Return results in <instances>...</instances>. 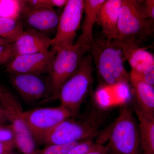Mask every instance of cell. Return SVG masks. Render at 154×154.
Returning a JSON list of instances; mask_svg holds the SVG:
<instances>
[{
    "label": "cell",
    "instance_id": "17",
    "mask_svg": "<svg viewBox=\"0 0 154 154\" xmlns=\"http://www.w3.org/2000/svg\"><path fill=\"white\" fill-rule=\"evenodd\" d=\"M136 105L147 115L154 116V86L139 81H130Z\"/></svg>",
    "mask_w": 154,
    "mask_h": 154
},
{
    "label": "cell",
    "instance_id": "34",
    "mask_svg": "<svg viewBox=\"0 0 154 154\" xmlns=\"http://www.w3.org/2000/svg\"><path fill=\"white\" fill-rule=\"evenodd\" d=\"M115 154L111 153L109 152V154Z\"/></svg>",
    "mask_w": 154,
    "mask_h": 154
},
{
    "label": "cell",
    "instance_id": "13",
    "mask_svg": "<svg viewBox=\"0 0 154 154\" xmlns=\"http://www.w3.org/2000/svg\"><path fill=\"white\" fill-rule=\"evenodd\" d=\"M122 0H105L99 11L97 24L102 35L108 40L117 38V25Z\"/></svg>",
    "mask_w": 154,
    "mask_h": 154
},
{
    "label": "cell",
    "instance_id": "28",
    "mask_svg": "<svg viewBox=\"0 0 154 154\" xmlns=\"http://www.w3.org/2000/svg\"><path fill=\"white\" fill-rule=\"evenodd\" d=\"M16 148L15 142L5 143L0 142V154H8L13 152Z\"/></svg>",
    "mask_w": 154,
    "mask_h": 154
},
{
    "label": "cell",
    "instance_id": "3",
    "mask_svg": "<svg viewBox=\"0 0 154 154\" xmlns=\"http://www.w3.org/2000/svg\"><path fill=\"white\" fill-rule=\"evenodd\" d=\"M105 115L101 110L94 109L80 119H65L46 135L42 144H65L93 139L99 134Z\"/></svg>",
    "mask_w": 154,
    "mask_h": 154
},
{
    "label": "cell",
    "instance_id": "15",
    "mask_svg": "<svg viewBox=\"0 0 154 154\" xmlns=\"http://www.w3.org/2000/svg\"><path fill=\"white\" fill-rule=\"evenodd\" d=\"M105 0H84L85 15L81 27L82 33L75 42L90 47L94 40L93 30L97 24L99 11Z\"/></svg>",
    "mask_w": 154,
    "mask_h": 154
},
{
    "label": "cell",
    "instance_id": "10",
    "mask_svg": "<svg viewBox=\"0 0 154 154\" xmlns=\"http://www.w3.org/2000/svg\"><path fill=\"white\" fill-rule=\"evenodd\" d=\"M10 82L19 96L28 103L43 99L47 100L49 95V86L47 78L42 75L11 74Z\"/></svg>",
    "mask_w": 154,
    "mask_h": 154
},
{
    "label": "cell",
    "instance_id": "31",
    "mask_svg": "<svg viewBox=\"0 0 154 154\" xmlns=\"http://www.w3.org/2000/svg\"><path fill=\"white\" fill-rule=\"evenodd\" d=\"M14 43L13 42L10 41V40H7V39L0 37V45L11 44V43Z\"/></svg>",
    "mask_w": 154,
    "mask_h": 154
},
{
    "label": "cell",
    "instance_id": "20",
    "mask_svg": "<svg viewBox=\"0 0 154 154\" xmlns=\"http://www.w3.org/2000/svg\"><path fill=\"white\" fill-rule=\"evenodd\" d=\"M15 143L22 154H38L36 141L30 133L16 134Z\"/></svg>",
    "mask_w": 154,
    "mask_h": 154
},
{
    "label": "cell",
    "instance_id": "1",
    "mask_svg": "<svg viewBox=\"0 0 154 154\" xmlns=\"http://www.w3.org/2000/svg\"><path fill=\"white\" fill-rule=\"evenodd\" d=\"M88 52L103 85L129 83V73L124 66L123 53L113 40H108L102 35L94 36Z\"/></svg>",
    "mask_w": 154,
    "mask_h": 154
},
{
    "label": "cell",
    "instance_id": "26",
    "mask_svg": "<svg viewBox=\"0 0 154 154\" xmlns=\"http://www.w3.org/2000/svg\"><path fill=\"white\" fill-rule=\"evenodd\" d=\"M16 134L11 125L0 126V142L5 143L15 142Z\"/></svg>",
    "mask_w": 154,
    "mask_h": 154
},
{
    "label": "cell",
    "instance_id": "12",
    "mask_svg": "<svg viewBox=\"0 0 154 154\" xmlns=\"http://www.w3.org/2000/svg\"><path fill=\"white\" fill-rule=\"evenodd\" d=\"M51 39L46 34L32 28L24 30L13 43L16 56L49 50Z\"/></svg>",
    "mask_w": 154,
    "mask_h": 154
},
{
    "label": "cell",
    "instance_id": "11",
    "mask_svg": "<svg viewBox=\"0 0 154 154\" xmlns=\"http://www.w3.org/2000/svg\"><path fill=\"white\" fill-rule=\"evenodd\" d=\"M21 18L31 28L45 34L56 29L60 16L54 8H30L25 3Z\"/></svg>",
    "mask_w": 154,
    "mask_h": 154
},
{
    "label": "cell",
    "instance_id": "5",
    "mask_svg": "<svg viewBox=\"0 0 154 154\" xmlns=\"http://www.w3.org/2000/svg\"><path fill=\"white\" fill-rule=\"evenodd\" d=\"M90 47L78 44L55 51L47 77L49 95L46 101L58 99L61 88L77 71Z\"/></svg>",
    "mask_w": 154,
    "mask_h": 154
},
{
    "label": "cell",
    "instance_id": "24",
    "mask_svg": "<svg viewBox=\"0 0 154 154\" xmlns=\"http://www.w3.org/2000/svg\"><path fill=\"white\" fill-rule=\"evenodd\" d=\"M93 139H88L78 143L66 154H87L99 145Z\"/></svg>",
    "mask_w": 154,
    "mask_h": 154
},
{
    "label": "cell",
    "instance_id": "27",
    "mask_svg": "<svg viewBox=\"0 0 154 154\" xmlns=\"http://www.w3.org/2000/svg\"><path fill=\"white\" fill-rule=\"evenodd\" d=\"M142 11L144 16L147 18L154 19V1L146 0L139 1Z\"/></svg>",
    "mask_w": 154,
    "mask_h": 154
},
{
    "label": "cell",
    "instance_id": "32",
    "mask_svg": "<svg viewBox=\"0 0 154 154\" xmlns=\"http://www.w3.org/2000/svg\"><path fill=\"white\" fill-rule=\"evenodd\" d=\"M8 154H17L15 153H14V152H11L10 153H9Z\"/></svg>",
    "mask_w": 154,
    "mask_h": 154
},
{
    "label": "cell",
    "instance_id": "21",
    "mask_svg": "<svg viewBox=\"0 0 154 154\" xmlns=\"http://www.w3.org/2000/svg\"><path fill=\"white\" fill-rule=\"evenodd\" d=\"M130 81H139L154 86V65L140 71L131 70L129 73Z\"/></svg>",
    "mask_w": 154,
    "mask_h": 154
},
{
    "label": "cell",
    "instance_id": "16",
    "mask_svg": "<svg viewBox=\"0 0 154 154\" xmlns=\"http://www.w3.org/2000/svg\"><path fill=\"white\" fill-rule=\"evenodd\" d=\"M138 120L140 154H154V116L147 115L134 105Z\"/></svg>",
    "mask_w": 154,
    "mask_h": 154
},
{
    "label": "cell",
    "instance_id": "25",
    "mask_svg": "<svg viewBox=\"0 0 154 154\" xmlns=\"http://www.w3.org/2000/svg\"><path fill=\"white\" fill-rule=\"evenodd\" d=\"M16 56L14 44L0 45V65L6 64Z\"/></svg>",
    "mask_w": 154,
    "mask_h": 154
},
{
    "label": "cell",
    "instance_id": "18",
    "mask_svg": "<svg viewBox=\"0 0 154 154\" xmlns=\"http://www.w3.org/2000/svg\"><path fill=\"white\" fill-rule=\"evenodd\" d=\"M20 19L0 18V37L14 42L24 31Z\"/></svg>",
    "mask_w": 154,
    "mask_h": 154
},
{
    "label": "cell",
    "instance_id": "14",
    "mask_svg": "<svg viewBox=\"0 0 154 154\" xmlns=\"http://www.w3.org/2000/svg\"><path fill=\"white\" fill-rule=\"evenodd\" d=\"M113 41L121 48L125 59L131 67V70L140 71L154 65L153 54L139 45L117 40Z\"/></svg>",
    "mask_w": 154,
    "mask_h": 154
},
{
    "label": "cell",
    "instance_id": "8",
    "mask_svg": "<svg viewBox=\"0 0 154 154\" xmlns=\"http://www.w3.org/2000/svg\"><path fill=\"white\" fill-rule=\"evenodd\" d=\"M84 11V0H68L60 16L55 36L51 39L52 50L55 52L74 44Z\"/></svg>",
    "mask_w": 154,
    "mask_h": 154
},
{
    "label": "cell",
    "instance_id": "9",
    "mask_svg": "<svg viewBox=\"0 0 154 154\" xmlns=\"http://www.w3.org/2000/svg\"><path fill=\"white\" fill-rule=\"evenodd\" d=\"M55 52H44L17 55L5 65L6 71L11 74L42 75L48 73Z\"/></svg>",
    "mask_w": 154,
    "mask_h": 154
},
{
    "label": "cell",
    "instance_id": "6",
    "mask_svg": "<svg viewBox=\"0 0 154 154\" xmlns=\"http://www.w3.org/2000/svg\"><path fill=\"white\" fill-rule=\"evenodd\" d=\"M153 31L154 20L145 17L139 1L122 0L115 40L139 45Z\"/></svg>",
    "mask_w": 154,
    "mask_h": 154
},
{
    "label": "cell",
    "instance_id": "30",
    "mask_svg": "<svg viewBox=\"0 0 154 154\" xmlns=\"http://www.w3.org/2000/svg\"><path fill=\"white\" fill-rule=\"evenodd\" d=\"M7 122H8L6 116L5 111L0 105V123L5 124Z\"/></svg>",
    "mask_w": 154,
    "mask_h": 154
},
{
    "label": "cell",
    "instance_id": "4",
    "mask_svg": "<svg viewBox=\"0 0 154 154\" xmlns=\"http://www.w3.org/2000/svg\"><path fill=\"white\" fill-rule=\"evenodd\" d=\"M95 68L90 54L85 56L74 74L61 88L58 99L60 106L76 118L82 105L91 93L94 84Z\"/></svg>",
    "mask_w": 154,
    "mask_h": 154
},
{
    "label": "cell",
    "instance_id": "29",
    "mask_svg": "<svg viewBox=\"0 0 154 154\" xmlns=\"http://www.w3.org/2000/svg\"><path fill=\"white\" fill-rule=\"evenodd\" d=\"M109 151L107 146L99 145L97 148L87 154H108Z\"/></svg>",
    "mask_w": 154,
    "mask_h": 154
},
{
    "label": "cell",
    "instance_id": "2",
    "mask_svg": "<svg viewBox=\"0 0 154 154\" xmlns=\"http://www.w3.org/2000/svg\"><path fill=\"white\" fill-rule=\"evenodd\" d=\"M107 146L109 152L115 154H140V142L138 123L130 107L122 108L119 116L96 142Z\"/></svg>",
    "mask_w": 154,
    "mask_h": 154
},
{
    "label": "cell",
    "instance_id": "33",
    "mask_svg": "<svg viewBox=\"0 0 154 154\" xmlns=\"http://www.w3.org/2000/svg\"><path fill=\"white\" fill-rule=\"evenodd\" d=\"M5 125V124H2V123H0V126H1V125Z\"/></svg>",
    "mask_w": 154,
    "mask_h": 154
},
{
    "label": "cell",
    "instance_id": "7",
    "mask_svg": "<svg viewBox=\"0 0 154 154\" xmlns=\"http://www.w3.org/2000/svg\"><path fill=\"white\" fill-rule=\"evenodd\" d=\"M21 117L35 141L42 143L45 138L53 128L72 116L68 110L60 105L23 111Z\"/></svg>",
    "mask_w": 154,
    "mask_h": 154
},
{
    "label": "cell",
    "instance_id": "23",
    "mask_svg": "<svg viewBox=\"0 0 154 154\" xmlns=\"http://www.w3.org/2000/svg\"><path fill=\"white\" fill-rule=\"evenodd\" d=\"M79 142L65 144L48 145L42 149H38V154H66Z\"/></svg>",
    "mask_w": 154,
    "mask_h": 154
},
{
    "label": "cell",
    "instance_id": "19",
    "mask_svg": "<svg viewBox=\"0 0 154 154\" xmlns=\"http://www.w3.org/2000/svg\"><path fill=\"white\" fill-rule=\"evenodd\" d=\"M26 1L0 0V18L21 19Z\"/></svg>",
    "mask_w": 154,
    "mask_h": 154
},
{
    "label": "cell",
    "instance_id": "35",
    "mask_svg": "<svg viewBox=\"0 0 154 154\" xmlns=\"http://www.w3.org/2000/svg\"><path fill=\"white\" fill-rule=\"evenodd\" d=\"M0 84H1V83H0Z\"/></svg>",
    "mask_w": 154,
    "mask_h": 154
},
{
    "label": "cell",
    "instance_id": "22",
    "mask_svg": "<svg viewBox=\"0 0 154 154\" xmlns=\"http://www.w3.org/2000/svg\"><path fill=\"white\" fill-rule=\"evenodd\" d=\"M67 2L68 0H29L26 1V5L33 8L63 9Z\"/></svg>",
    "mask_w": 154,
    "mask_h": 154
}]
</instances>
